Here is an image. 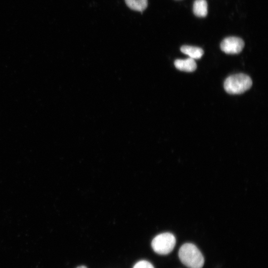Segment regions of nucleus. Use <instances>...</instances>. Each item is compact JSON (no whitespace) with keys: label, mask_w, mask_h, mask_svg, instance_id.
<instances>
[{"label":"nucleus","mask_w":268,"mask_h":268,"mask_svg":"<svg viewBox=\"0 0 268 268\" xmlns=\"http://www.w3.org/2000/svg\"><path fill=\"white\" fill-rule=\"evenodd\" d=\"M178 256L182 263L188 268H202L203 256L193 244L185 243L179 249Z\"/></svg>","instance_id":"1"},{"label":"nucleus","mask_w":268,"mask_h":268,"mask_svg":"<svg viewBox=\"0 0 268 268\" xmlns=\"http://www.w3.org/2000/svg\"><path fill=\"white\" fill-rule=\"evenodd\" d=\"M252 85V81L250 76L244 73H238L228 77L224 82V88L229 94H239L249 89Z\"/></svg>","instance_id":"2"},{"label":"nucleus","mask_w":268,"mask_h":268,"mask_svg":"<svg viewBox=\"0 0 268 268\" xmlns=\"http://www.w3.org/2000/svg\"><path fill=\"white\" fill-rule=\"evenodd\" d=\"M176 244V238L173 234L169 232L160 234L152 241L151 246L157 254L167 255L172 251Z\"/></svg>","instance_id":"3"},{"label":"nucleus","mask_w":268,"mask_h":268,"mask_svg":"<svg viewBox=\"0 0 268 268\" xmlns=\"http://www.w3.org/2000/svg\"><path fill=\"white\" fill-rule=\"evenodd\" d=\"M244 45L242 39L237 37H228L221 42L220 48L226 54H236L242 51Z\"/></svg>","instance_id":"4"},{"label":"nucleus","mask_w":268,"mask_h":268,"mask_svg":"<svg viewBox=\"0 0 268 268\" xmlns=\"http://www.w3.org/2000/svg\"><path fill=\"white\" fill-rule=\"evenodd\" d=\"M174 65L178 69L186 72H192L197 68V64L195 60L190 58L176 60Z\"/></svg>","instance_id":"5"},{"label":"nucleus","mask_w":268,"mask_h":268,"mask_svg":"<svg viewBox=\"0 0 268 268\" xmlns=\"http://www.w3.org/2000/svg\"><path fill=\"white\" fill-rule=\"evenodd\" d=\"M181 51L194 60L199 59L203 55V50L198 47L184 45L181 47Z\"/></svg>","instance_id":"6"},{"label":"nucleus","mask_w":268,"mask_h":268,"mask_svg":"<svg viewBox=\"0 0 268 268\" xmlns=\"http://www.w3.org/2000/svg\"><path fill=\"white\" fill-rule=\"evenodd\" d=\"M193 12L198 17H205L207 14V3L205 0H196L193 5Z\"/></svg>","instance_id":"7"},{"label":"nucleus","mask_w":268,"mask_h":268,"mask_svg":"<svg viewBox=\"0 0 268 268\" xmlns=\"http://www.w3.org/2000/svg\"><path fill=\"white\" fill-rule=\"evenodd\" d=\"M127 6L132 10L142 12L147 6V0H125Z\"/></svg>","instance_id":"8"},{"label":"nucleus","mask_w":268,"mask_h":268,"mask_svg":"<svg viewBox=\"0 0 268 268\" xmlns=\"http://www.w3.org/2000/svg\"><path fill=\"white\" fill-rule=\"evenodd\" d=\"M133 268H154L153 266L149 262L142 260L137 262Z\"/></svg>","instance_id":"9"},{"label":"nucleus","mask_w":268,"mask_h":268,"mask_svg":"<svg viewBox=\"0 0 268 268\" xmlns=\"http://www.w3.org/2000/svg\"><path fill=\"white\" fill-rule=\"evenodd\" d=\"M77 268H87L85 266H81L77 267Z\"/></svg>","instance_id":"10"}]
</instances>
